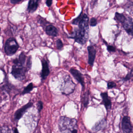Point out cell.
<instances>
[{"mask_svg":"<svg viewBox=\"0 0 133 133\" xmlns=\"http://www.w3.org/2000/svg\"><path fill=\"white\" fill-rule=\"evenodd\" d=\"M89 17L85 14L80 15L73 22V24L78 25V28L75 30L74 36L70 37L81 45H84L88 41L89 34Z\"/></svg>","mask_w":133,"mask_h":133,"instance_id":"obj_1","label":"cell"},{"mask_svg":"<svg viewBox=\"0 0 133 133\" xmlns=\"http://www.w3.org/2000/svg\"><path fill=\"white\" fill-rule=\"evenodd\" d=\"M11 74L16 79L19 81H23L25 78V75L32 65L31 58H28L24 52H22L18 58L13 61Z\"/></svg>","mask_w":133,"mask_h":133,"instance_id":"obj_2","label":"cell"},{"mask_svg":"<svg viewBox=\"0 0 133 133\" xmlns=\"http://www.w3.org/2000/svg\"><path fill=\"white\" fill-rule=\"evenodd\" d=\"M70 73L74 77V78L81 84L82 86V90L85 88V82L83 75L80 71L74 68H71L70 70Z\"/></svg>","mask_w":133,"mask_h":133,"instance_id":"obj_7","label":"cell"},{"mask_svg":"<svg viewBox=\"0 0 133 133\" xmlns=\"http://www.w3.org/2000/svg\"><path fill=\"white\" fill-rule=\"evenodd\" d=\"M123 24L124 28L128 34L130 35L133 36V22L132 18L131 17L126 18Z\"/></svg>","mask_w":133,"mask_h":133,"instance_id":"obj_11","label":"cell"},{"mask_svg":"<svg viewBox=\"0 0 133 133\" xmlns=\"http://www.w3.org/2000/svg\"><path fill=\"white\" fill-rule=\"evenodd\" d=\"M19 47L16 39L14 38H11L6 42L4 50L8 56H12L16 53Z\"/></svg>","mask_w":133,"mask_h":133,"instance_id":"obj_5","label":"cell"},{"mask_svg":"<svg viewBox=\"0 0 133 133\" xmlns=\"http://www.w3.org/2000/svg\"><path fill=\"white\" fill-rule=\"evenodd\" d=\"M14 132H18V131H17V130L16 128H15V130H14Z\"/></svg>","mask_w":133,"mask_h":133,"instance_id":"obj_28","label":"cell"},{"mask_svg":"<svg viewBox=\"0 0 133 133\" xmlns=\"http://www.w3.org/2000/svg\"><path fill=\"white\" fill-rule=\"evenodd\" d=\"M89 95H90V90H88L83 95L82 102H83V106L85 108H87L89 103Z\"/></svg>","mask_w":133,"mask_h":133,"instance_id":"obj_16","label":"cell"},{"mask_svg":"<svg viewBox=\"0 0 133 133\" xmlns=\"http://www.w3.org/2000/svg\"><path fill=\"white\" fill-rule=\"evenodd\" d=\"M42 68L41 76L42 80H45L46 79L50 73L49 64L46 60L43 59L42 61Z\"/></svg>","mask_w":133,"mask_h":133,"instance_id":"obj_10","label":"cell"},{"mask_svg":"<svg viewBox=\"0 0 133 133\" xmlns=\"http://www.w3.org/2000/svg\"><path fill=\"white\" fill-rule=\"evenodd\" d=\"M1 29L0 28V33H1Z\"/></svg>","mask_w":133,"mask_h":133,"instance_id":"obj_29","label":"cell"},{"mask_svg":"<svg viewBox=\"0 0 133 133\" xmlns=\"http://www.w3.org/2000/svg\"><path fill=\"white\" fill-rule=\"evenodd\" d=\"M107 46V50L109 52H114L116 51V49L114 46L112 45H109L106 44Z\"/></svg>","mask_w":133,"mask_h":133,"instance_id":"obj_22","label":"cell"},{"mask_svg":"<svg viewBox=\"0 0 133 133\" xmlns=\"http://www.w3.org/2000/svg\"><path fill=\"white\" fill-rule=\"evenodd\" d=\"M100 96L102 99V103L104 105L106 110L110 109L112 108V102L108 96L107 92H101Z\"/></svg>","mask_w":133,"mask_h":133,"instance_id":"obj_12","label":"cell"},{"mask_svg":"<svg viewBox=\"0 0 133 133\" xmlns=\"http://www.w3.org/2000/svg\"><path fill=\"white\" fill-rule=\"evenodd\" d=\"M98 0H92L91 2V8H93L95 5L96 3L97 2Z\"/></svg>","mask_w":133,"mask_h":133,"instance_id":"obj_27","label":"cell"},{"mask_svg":"<svg viewBox=\"0 0 133 133\" xmlns=\"http://www.w3.org/2000/svg\"><path fill=\"white\" fill-rule=\"evenodd\" d=\"M37 106L39 112H41L43 108V103L42 101H39L37 103Z\"/></svg>","mask_w":133,"mask_h":133,"instance_id":"obj_24","label":"cell"},{"mask_svg":"<svg viewBox=\"0 0 133 133\" xmlns=\"http://www.w3.org/2000/svg\"><path fill=\"white\" fill-rule=\"evenodd\" d=\"M46 32L49 35L55 37L57 36L58 34V30L53 25H49L46 27Z\"/></svg>","mask_w":133,"mask_h":133,"instance_id":"obj_15","label":"cell"},{"mask_svg":"<svg viewBox=\"0 0 133 133\" xmlns=\"http://www.w3.org/2000/svg\"><path fill=\"white\" fill-rule=\"evenodd\" d=\"M97 24V21L96 19L95 18H92L90 21V25L92 27H95Z\"/></svg>","mask_w":133,"mask_h":133,"instance_id":"obj_23","label":"cell"},{"mask_svg":"<svg viewBox=\"0 0 133 133\" xmlns=\"http://www.w3.org/2000/svg\"><path fill=\"white\" fill-rule=\"evenodd\" d=\"M126 18L123 14H119V13H117V12L116 13L115 19L119 22L123 24Z\"/></svg>","mask_w":133,"mask_h":133,"instance_id":"obj_17","label":"cell"},{"mask_svg":"<svg viewBox=\"0 0 133 133\" xmlns=\"http://www.w3.org/2000/svg\"><path fill=\"white\" fill-rule=\"evenodd\" d=\"M39 0H30L29 3L28 10L29 12L33 13L38 8Z\"/></svg>","mask_w":133,"mask_h":133,"instance_id":"obj_14","label":"cell"},{"mask_svg":"<svg viewBox=\"0 0 133 133\" xmlns=\"http://www.w3.org/2000/svg\"><path fill=\"white\" fill-rule=\"evenodd\" d=\"M88 54V63L92 67L94 65L96 56V51L95 48L93 46H89L87 48Z\"/></svg>","mask_w":133,"mask_h":133,"instance_id":"obj_8","label":"cell"},{"mask_svg":"<svg viewBox=\"0 0 133 133\" xmlns=\"http://www.w3.org/2000/svg\"><path fill=\"white\" fill-rule=\"evenodd\" d=\"M132 77H133V69L131 68L130 71L128 72L125 77L123 78V80L124 81H129Z\"/></svg>","mask_w":133,"mask_h":133,"instance_id":"obj_19","label":"cell"},{"mask_svg":"<svg viewBox=\"0 0 133 133\" xmlns=\"http://www.w3.org/2000/svg\"><path fill=\"white\" fill-rule=\"evenodd\" d=\"M121 129L124 133H132L133 127L130 117L125 116L123 117L121 121Z\"/></svg>","mask_w":133,"mask_h":133,"instance_id":"obj_6","label":"cell"},{"mask_svg":"<svg viewBox=\"0 0 133 133\" xmlns=\"http://www.w3.org/2000/svg\"><path fill=\"white\" fill-rule=\"evenodd\" d=\"M107 125L106 120L103 118L95 123V125L92 128V130L94 131H99L104 130Z\"/></svg>","mask_w":133,"mask_h":133,"instance_id":"obj_13","label":"cell"},{"mask_svg":"<svg viewBox=\"0 0 133 133\" xmlns=\"http://www.w3.org/2000/svg\"><path fill=\"white\" fill-rule=\"evenodd\" d=\"M33 105V103L31 102H29L27 103L26 105L23 106L21 109L18 110L16 112L14 115V119L15 121H18L23 116L25 113V112L29 108L31 107Z\"/></svg>","mask_w":133,"mask_h":133,"instance_id":"obj_9","label":"cell"},{"mask_svg":"<svg viewBox=\"0 0 133 133\" xmlns=\"http://www.w3.org/2000/svg\"><path fill=\"white\" fill-rule=\"evenodd\" d=\"M23 0H10V2L11 4H17Z\"/></svg>","mask_w":133,"mask_h":133,"instance_id":"obj_25","label":"cell"},{"mask_svg":"<svg viewBox=\"0 0 133 133\" xmlns=\"http://www.w3.org/2000/svg\"><path fill=\"white\" fill-rule=\"evenodd\" d=\"M63 46L62 41L60 39H58L56 41V47L57 49L59 50H61Z\"/></svg>","mask_w":133,"mask_h":133,"instance_id":"obj_20","label":"cell"},{"mask_svg":"<svg viewBox=\"0 0 133 133\" xmlns=\"http://www.w3.org/2000/svg\"><path fill=\"white\" fill-rule=\"evenodd\" d=\"M33 88H34V86H33V84L32 83H30L28 85L27 87L24 89L22 92V95H24L25 94L29 93L33 89Z\"/></svg>","mask_w":133,"mask_h":133,"instance_id":"obj_18","label":"cell"},{"mask_svg":"<svg viewBox=\"0 0 133 133\" xmlns=\"http://www.w3.org/2000/svg\"><path fill=\"white\" fill-rule=\"evenodd\" d=\"M58 128L62 133H77V121L75 118L60 117L58 121Z\"/></svg>","mask_w":133,"mask_h":133,"instance_id":"obj_3","label":"cell"},{"mask_svg":"<svg viewBox=\"0 0 133 133\" xmlns=\"http://www.w3.org/2000/svg\"><path fill=\"white\" fill-rule=\"evenodd\" d=\"M76 85L70 75H65L63 77V82L61 84V91L63 95H69L74 92Z\"/></svg>","mask_w":133,"mask_h":133,"instance_id":"obj_4","label":"cell"},{"mask_svg":"<svg viewBox=\"0 0 133 133\" xmlns=\"http://www.w3.org/2000/svg\"><path fill=\"white\" fill-rule=\"evenodd\" d=\"M52 0H46V4L47 6L50 7L52 5Z\"/></svg>","mask_w":133,"mask_h":133,"instance_id":"obj_26","label":"cell"},{"mask_svg":"<svg viewBox=\"0 0 133 133\" xmlns=\"http://www.w3.org/2000/svg\"><path fill=\"white\" fill-rule=\"evenodd\" d=\"M117 85L115 82L113 81L109 82L107 84V89H111L116 87Z\"/></svg>","mask_w":133,"mask_h":133,"instance_id":"obj_21","label":"cell"}]
</instances>
